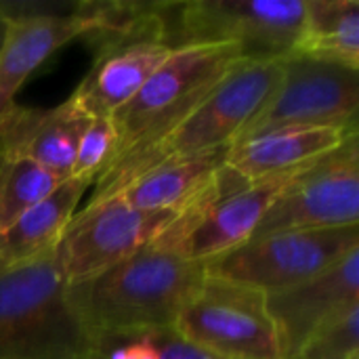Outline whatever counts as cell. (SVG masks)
I'll return each mask as SVG.
<instances>
[{"label":"cell","instance_id":"obj_6","mask_svg":"<svg viewBox=\"0 0 359 359\" xmlns=\"http://www.w3.org/2000/svg\"><path fill=\"white\" fill-rule=\"evenodd\" d=\"M242 59V50L233 44L172 50L139 93L111 116L116 149L109 162L175 128Z\"/></svg>","mask_w":359,"mask_h":359},{"label":"cell","instance_id":"obj_9","mask_svg":"<svg viewBox=\"0 0 359 359\" xmlns=\"http://www.w3.org/2000/svg\"><path fill=\"white\" fill-rule=\"evenodd\" d=\"M358 107V69L292 55L284 59V74L271 99L233 143L280 128H353Z\"/></svg>","mask_w":359,"mask_h":359},{"label":"cell","instance_id":"obj_8","mask_svg":"<svg viewBox=\"0 0 359 359\" xmlns=\"http://www.w3.org/2000/svg\"><path fill=\"white\" fill-rule=\"evenodd\" d=\"M359 248L358 227L278 231L255 236L204 263L208 278L257 288L265 294L305 284Z\"/></svg>","mask_w":359,"mask_h":359},{"label":"cell","instance_id":"obj_22","mask_svg":"<svg viewBox=\"0 0 359 359\" xmlns=\"http://www.w3.org/2000/svg\"><path fill=\"white\" fill-rule=\"evenodd\" d=\"M116 149V126L111 118H95L82 139L78 143L72 177L80 181H88L90 185L101 175V170L109 164Z\"/></svg>","mask_w":359,"mask_h":359},{"label":"cell","instance_id":"obj_2","mask_svg":"<svg viewBox=\"0 0 359 359\" xmlns=\"http://www.w3.org/2000/svg\"><path fill=\"white\" fill-rule=\"evenodd\" d=\"M282 74L284 59H242L175 128L109 162L95 179V191L88 204L120 194L135 179L164 162L229 147L267 105Z\"/></svg>","mask_w":359,"mask_h":359},{"label":"cell","instance_id":"obj_21","mask_svg":"<svg viewBox=\"0 0 359 359\" xmlns=\"http://www.w3.org/2000/svg\"><path fill=\"white\" fill-rule=\"evenodd\" d=\"M294 359H359V303L318 330Z\"/></svg>","mask_w":359,"mask_h":359},{"label":"cell","instance_id":"obj_18","mask_svg":"<svg viewBox=\"0 0 359 359\" xmlns=\"http://www.w3.org/2000/svg\"><path fill=\"white\" fill-rule=\"evenodd\" d=\"M229 147L164 162L126 185L120 196L139 210H181L225 164Z\"/></svg>","mask_w":359,"mask_h":359},{"label":"cell","instance_id":"obj_12","mask_svg":"<svg viewBox=\"0 0 359 359\" xmlns=\"http://www.w3.org/2000/svg\"><path fill=\"white\" fill-rule=\"evenodd\" d=\"M355 303H359V248L322 276L284 292L267 294L284 358H297L318 330Z\"/></svg>","mask_w":359,"mask_h":359},{"label":"cell","instance_id":"obj_10","mask_svg":"<svg viewBox=\"0 0 359 359\" xmlns=\"http://www.w3.org/2000/svg\"><path fill=\"white\" fill-rule=\"evenodd\" d=\"M358 221L359 133H353L341 147L290 179L265 212L255 236L358 227Z\"/></svg>","mask_w":359,"mask_h":359},{"label":"cell","instance_id":"obj_23","mask_svg":"<svg viewBox=\"0 0 359 359\" xmlns=\"http://www.w3.org/2000/svg\"><path fill=\"white\" fill-rule=\"evenodd\" d=\"M145 337H149L151 343L156 345L160 359H221L183 341L172 330H158V332H149Z\"/></svg>","mask_w":359,"mask_h":359},{"label":"cell","instance_id":"obj_11","mask_svg":"<svg viewBox=\"0 0 359 359\" xmlns=\"http://www.w3.org/2000/svg\"><path fill=\"white\" fill-rule=\"evenodd\" d=\"M177 210H139L120 196L86 204L72 217L57 242V259L67 284L93 278L149 246Z\"/></svg>","mask_w":359,"mask_h":359},{"label":"cell","instance_id":"obj_20","mask_svg":"<svg viewBox=\"0 0 359 359\" xmlns=\"http://www.w3.org/2000/svg\"><path fill=\"white\" fill-rule=\"evenodd\" d=\"M65 177L27 158H0V231L48 198Z\"/></svg>","mask_w":359,"mask_h":359},{"label":"cell","instance_id":"obj_14","mask_svg":"<svg viewBox=\"0 0 359 359\" xmlns=\"http://www.w3.org/2000/svg\"><path fill=\"white\" fill-rule=\"evenodd\" d=\"M90 122L69 97L57 107L13 103L0 114V158H27L69 179L78 143Z\"/></svg>","mask_w":359,"mask_h":359},{"label":"cell","instance_id":"obj_25","mask_svg":"<svg viewBox=\"0 0 359 359\" xmlns=\"http://www.w3.org/2000/svg\"><path fill=\"white\" fill-rule=\"evenodd\" d=\"M6 23H8V11H6V2H0V48H2V42H4Z\"/></svg>","mask_w":359,"mask_h":359},{"label":"cell","instance_id":"obj_15","mask_svg":"<svg viewBox=\"0 0 359 359\" xmlns=\"http://www.w3.org/2000/svg\"><path fill=\"white\" fill-rule=\"evenodd\" d=\"M170 53V46L154 40L99 50L95 53L93 67L69 99L90 120L111 118L139 93Z\"/></svg>","mask_w":359,"mask_h":359},{"label":"cell","instance_id":"obj_13","mask_svg":"<svg viewBox=\"0 0 359 359\" xmlns=\"http://www.w3.org/2000/svg\"><path fill=\"white\" fill-rule=\"evenodd\" d=\"M8 23L0 48V114L15 103L21 84L55 50L84 38L86 19L72 6L69 13L46 11L38 4H6Z\"/></svg>","mask_w":359,"mask_h":359},{"label":"cell","instance_id":"obj_4","mask_svg":"<svg viewBox=\"0 0 359 359\" xmlns=\"http://www.w3.org/2000/svg\"><path fill=\"white\" fill-rule=\"evenodd\" d=\"M299 170L246 181L223 164L149 246L194 263H206L233 250L255 236L273 200Z\"/></svg>","mask_w":359,"mask_h":359},{"label":"cell","instance_id":"obj_5","mask_svg":"<svg viewBox=\"0 0 359 359\" xmlns=\"http://www.w3.org/2000/svg\"><path fill=\"white\" fill-rule=\"evenodd\" d=\"M305 0L166 2V44H233L250 61L288 59L305 25Z\"/></svg>","mask_w":359,"mask_h":359},{"label":"cell","instance_id":"obj_3","mask_svg":"<svg viewBox=\"0 0 359 359\" xmlns=\"http://www.w3.org/2000/svg\"><path fill=\"white\" fill-rule=\"evenodd\" d=\"M55 248L0 271V359H76L103 351L67 303Z\"/></svg>","mask_w":359,"mask_h":359},{"label":"cell","instance_id":"obj_1","mask_svg":"<svg viewBox=\"0 0 359 359\" xmlns=\"http://www.w3.org/2000/svg\"><path fill=\"white\" fill-rule=\"evenodd\" d=\"M204 263L145 246L118 265L67 284V303L99 343H124L170 330L181 307L200 288Z\"/></svg>","mask_w":359,"mask_h":359},{"label":"cell","instance_id":"obj_26","mask_svg":"<svg viewBox=\"0 0 359 359\" xmlns=\"http://www.w3.org/2000/svg\"><path fill=\"white\" fill-rule=\"evenodd\" d=\"M76 359H105V353H103V351H97V353H90V355H84V358Z\"/></svg>","mask_w":359,"mask_h":359},{"label":"cell","instance_id":"obj_19","mask_svg":"<svg viewBox=\"0 0 359 359\" xmlns=\"http://www.w3.org/2000/svg\"><path fill=\"white\" fill-rule=\"evenodd\" d=\"M294 55L359 72L358 0H309Z\"/></svg>","mask_w":359,"mask_h":359},{"label":"cell","instance_id":"obj_17","mask_svg":"<svg viewBox=\"0 0 359 359\" xmlns=\"http://www.w3.org/2000/svg\"><path fill=\"white\" fill-rule=\"evenodd\" d=\"M88 187V181L69 177L48 198L0 231V271L53 250Z\"/></svg>","mask_w":359,"mask_h":359},{"label":"cell","instance_id":"obj_7","mask_svg":"<svg viewBox=\"0 0 359 359\" xmlns=\"http://www.w3.org/2000/svg\"><path fill=\"white\" fill-rule=\"evenodd\" d=\"M170 330L221 359H286L267 294L227 280L206 276Z\"/></svg>","mask_w":359,"mask_h":359},{"label":"cell","instance_id":"obj_16","mask_svg":"<svg viewBox=\"0 0 359 359\" xmlns=\"http://www.w3.org/2000/svg\"><path fill=\"white\" fill-rule=\"evenodd\" d=\"M353 128H280L229 145L225 164L246 181H261L280 172L299 170L341 147Z\"/></svg>","mask_w":359,"mask_h":359},{"label":"cell","instance_id":"obj_24","mask_svg":"<svg viewBox=\"0 0 359 359\" xmlns=\"http://www.w3.org/2000/svg\"><path fill=\"white\" fill-rule=\"evenodd\" d=\"M122 359H160V353L149 337H135L122 343Z\"/></svg>","mask_w":359,"mask_h":359}]
</instances>
